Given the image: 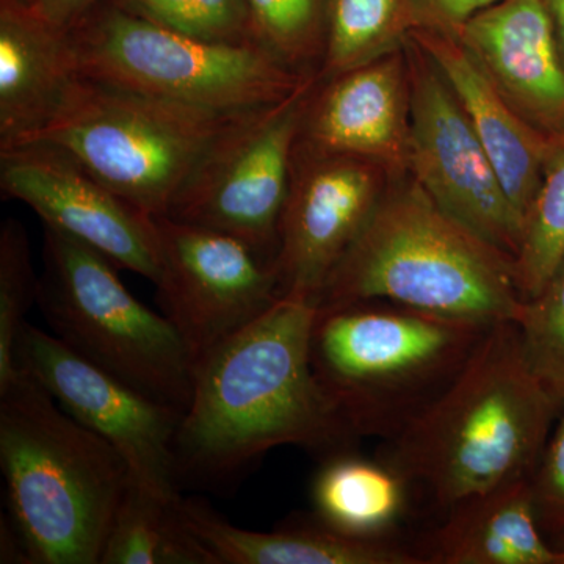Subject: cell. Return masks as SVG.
Wrapping results in <instances>:
<instances>
[{"instance_id":"obj_1","label":"cell","mask_w":564,"mask_h":564,"mask_svg":"<svg viewBox=\"0 0 564 564\" xmlns=\"http://www.w3.org/2000/svg\"><path fill=\"white\" fill-rule=\"evenodd\" d=\"M317 311L311 300L281 295L195 364L176 437L181 488L232 481L282 445L325 458L356 444L311 362Z\"/></svg>"},{"instance_id":"obj_2","label":"cell","mask_w":564,"mask_h":564,"mask_svg":"<svg viewBox=\"0 0 564 564\" xmlns=\"http://www.w3.org/2000/svg\"><path fill=\"white\" fill-rule=\"evenodd\" d=\"M563 404L527 361L516 322L496 323L445 391L388 441L384 459L447 513L532 477Z\"/></svg>"},{"instance_id":"obj_3","label":"cell","mask_w":564,"mask_h":564,"mask_svg":"<svg viewBox=\"0 0 564 564\" xmlns=\"http://www.w3.org/2000/svg\"><path fill=\"white\" fill-rule=\"evenodd\" d=\"M377 300L484 326L518 322L525 302L513 256L441 209L415 181L383 193L317 307Z\"/></svg>"},{"instance_id":"obj_4","label":"cell","mask_w":564,"mask_h":564,"mask_svg":"<svg viewBox=\"0 0 564 564\" xmlns=\"http://www.w3.org/2000/svg\"><path fill=\"white\" fill-rule=\"evenodd\" d=\"M0 470L25 564L101 563L131 470L22 370L0 389Z\"/></svg>"},{"instance_id":"obj_5","label":"cell","mask_w":564,"mask_h":564,"mask_svg":"<svg viewBox=\"0 0 564 564\" xmlns=\"http://www.w3.org/2000/svg\"><path fill=\"white\" fill-rule=\"evenodd\" d=\"M488 328L352 303L317 311L311 362L352 434L389 441L455 380Z\"/></svg>"},{"instance_id":"obj_6","label":"cell","mask_w":564,"mask_h":564,"mask_svg":"<svg viewBox=\"0 0 564 564\" xmlns=\"http://www.w3.org/2000/svg\"><path fill=\"white\" fill-rule=\"evenodd\" d=\"M68 32L84 79L221 117L284 101L313 79L258 44L193 39L118 2Z\"/></svg>"},{"instance_id":"obj_7","label":"cell","mask_w":564,"mask_h":564,"mask_svg":"<svg viewBox=\"0 0 564 564\" xmlns=\"http://www.w3.org/2000/svg\"><path fill=\"white\" fill-rule=\"evenodd\" d=\"M36 306L57 339L159 402L185 411L193 361L172 322L140 303L101 252L44 226Z\"/></svg>"},{"instance_id":"obj_8","label":"cell","mask_w":564,"mask_h":564,"mask_svg":"<svg viewBox=\"0 0 564 564\" xmlns=\"http://www.w3.org/2000/svg\"><path fill=\"white\" fill-rule=\"evenodd\" d=\"M237 117L174 106L79 76L46 128L29 141L61 148L124 202L161 217L210 141Z\"/></svg>"},{"instance_id":"obj_9","label":"cell","mask_w":564,"mask_h":564,"mask_svg":"<svg viewBox=\"0 0 564 564\" xmlns=\"http://www.w3.org/2000/svg\"><path fill=\"white\" fill-rule=\"evenodd\" d=\"M314 77L284 101L250 111L217 133L166 217L226 234L276 261L280 225Z\"/></svg>"},{"instance_id":"obj_10","label":"cell","mask_w":564,"mask_h":564,"mask_svg":"<svg viewBox=\"0 0 564 564\" xmlns=\"http://www.w3.org/2000/svg\"><path fill=\"white\" fill-rule=\"evenodd\" d=\"M17 366L70 417L109 443L137 485L165 502H181L176 437L184 411L99 369L29 322L18 339Z\"/></svg>"},{"instance_id":"obj_11","label":"cell","mask_w":564,"mask_h":564,"mask_svg":"<svg viewBox=\"0 0 564 564\" xmlns=\"http://www.w3.org/2000/svg\"><path fill=\"white\" fill-rule=\"evenodd\" d=\"M410 162L415 182L448 215L508 254H518L522 221L463 107L441 70L411 40Z\"/></svg>"},{"instance_id":"obj_12","label":"cell","mask_w":564,"mask_h":564,"mask_svg":"<svg viewBox=\"0 0 564 564\" xmlns=\"http://www.w3.org/2000/svg\"><path fill=\"white\" fill-rule=\"evenodd\" d=\"M163 315L198 362L280 299L276 265L226 234L155 217Z\"/></svg>"},{"instance_id":"obj_13","label":"cell","mask_w":564,"mask_h":564,"mask_svg":"<svg viewBox=\"0 0 564 564\" xmlns=\"http://www.w3.org/2000/svg\"><path fill=\"white\" fill-rule=\"evenodd\" d=\"M3 198L31 207L44 226L88 245L118 269L147 278L161 272L155 217L96 180L61 148L29 141L0 150Z\"/></svg>"},{"instance_id":"obj_14","label":"cell","mask_w":564,"mask_h":564,"mask_svg":"<svg viewBox=\"0 0 564 564\" xmlns=\"http://www.w3.org/2000/svg\"><path fill=\"white\" fill-rule=\"evenodd\" d=\"M381 196L383 169L377 163L296 144L274 261L280 296H302L317 304L334 267L362 231Z\"/></svg>"},{"instance_id":"obj_15","label":"cell","mask_w":564,"mask_h":564,"mask_svg":"<svg viewBox=\"0 0 564 564\" xmlns=\"http://www.w3.org/2000/svg\"><path fill=\"white\" fill-rule=\"evenodd\" d=\"M410 77L402 51L347 70L311 95L299 147L392 172L410 162Z\"/></svg>"},{"instance_id":"obj_16","label":"cell","mask_w":564,"mask_h":564,"mask_svg":"<svg viewBox=\"0 0 564 564\" xmlns=\"http://www.w3.org/2000/svg\"><path fill=\"white\" fill-rule=\"evenodd\" d=\"M458 39L527 121L547 135L564 132V63L543 0H499Z\"/></svg>"},{"instance_id":"obj_17","label":"cell","mask_w":564,"mask_h":564,"mask_svg":"<svg viewBox=\"0 0 564 564\" xmlns=\"http://www.w3.org/2000/svg\"><path fill=\"white\" fill-rule=\"evenodd\" d=\"M410 39L432 58L454 91L524 229L552 135L534 128L507 101L458 36L415 29Z\"/></svg>"},{"instance_id":"obj_18","label":"cell","mask_w":564,"mask_h":564,"mask_svg":"<svg viewBox=\"0 0 564 564\" xmlns=\"http://www.w3.org/2000/svg\"><path fill=\"white\" fill-rule=\"evenodd\" d=\"M79 79L69 32L20 0L0 6V150L46 128Z\"/></svg>"},{"instance_id":"obj_19","label":"cell","mask_w":564,"mask_h":564,"mask_svg":"<svg viewBox=\"0 0 564 564\" xmlns=\"http://www.w3.org/2000/svg\"><path fill=\"white\" fill-rule=\"evenodd\" d=\"M541 529L532 477L516 478L456 503L413 547L422 564H560Z\"/></svg>"},{"instance_id":"obj_20","label":"cell","mask_w":564,"mask_h":564,"mask_svg":"<svg viewBox=\"0 0 564 564\" xmlns=\"http://www.w3.org/2000/svg\"><path fill=\"white\" fill-rule=\"evenodd\" d=\"M180 510L220 564H422L413 545L344 536L315 519L254 532L229 524L195 499H182Z\"/></svg>"},{"instance_id":"obj_21","label":"cell","mask_w":564,"mask_h":564,"mask_svg":"<svg viewBox=\"0 0 564 564\" xmlns=\"http://www.w3.org/2000/svg\"><path fill=\"white\" fill-rule=\"evenodd\" d=\"M410 484L386 459L350 451L325 456L311 488L314 519L359 540H397L411 499Z\"/></svg>"},{"instance_id":"obj_22","label":"cell","mask_w":564,"mask_h":564,"mask_svg":"<svg viewBox=\"0 0 564 564\" xmlns=\"http://www.w3.org/2000/svg\"><path fill=\"white\" fill-rule=\"evenodd\" d=\"M180 503L165 502L132 480L115 513L99 564H220L188 529Z\"/></svg>"},{"instance_id":"obj_23","label":"cell","mask_w":564,"mask_h":564,"mask_svg":"<svg viewBox=\"0 0 564 564\" xmlns=\"http://www.w3.org/2000/svg\"><path fill=\"white\" fill-rule=\"evenodd\" d=\"M417 25L414 0H328L321 77L329 80L400 51Z\"/></svg>"},{"instance_id":"obj_24","label":"cell","mask_w":564,"mask_h":564,"mask_svg":"<svg viewBox=\"0 0 564 564\" xmlns=\"http://www.w3.org/2000/svg\"><path fill=\"white\" fill-rule=\"evenodd\" d=\"M564 261V132L552 135L543 176L527 214L514 258L516 280L524 300L543 291Z\"/></svg>"},{"instance_id":"obj_25","label":"cell","mask_w":564,"mask_h":564,"mask_svg":"<svg viewBox=\"0 0 564 564\" xmlns=\"http://www.w3.org/2000/svg\"><path fill=\"white\" fill-rule=\"evenodd\" d=\"M39 282L28 232L20 221L9 218L0 229V389L20 373L17 344L36 304Z\"/></svg>"},{"instance_id":"obj_26","label":"cell","mask_w":564,"mask_h":564,"mask_svg":"<svg viewBox=\"0 0 564 564\" xmlns=\"http://www.w3.org/2000/svg\"><path fill=\"white\" fill-rule=\"evenodd\" d=\"M259 44L289 68H303L322 57L326 43L328 0H247Z\"/></svg>"},{"instance_id":"obj_27","label":"cell","mask_w":564,"mask_h":564,"mask_svg":"<svg viewBox=\"0 0 564 564\" xmlns=\"http://www.w3.org/2000/svg\"><path fill=\"white\" fill-rule=\"evenodd\" d=\"M163 28L212 43L259 44L247 0H117ZM263 47V46H262Z\"/></svg>"},{"instance_id":"obj_28","label":"cell","mask_w":564,"mask_h":564,"mask_svg":"<svg viewBox=\"0 0 564 564\" xmlns=\"http://www.w3.org/2000/svg\"><path fill=\"white\" fill-rule=\"evenodd\" d=\"M516 325L534 375L564 402V261L543 291L525 300Z\"/></svg>"},{"instance_id":"obj_29","label":"cell","mask_w":564,"mask_h":564,"mask_svg":"<svg viewBox=\"0 0 564 564\" xmlns=\"http://www.w3.org/2000/svg\"><path fill=\"white\" fill-rule=\"evenodd\" d=\"M534 507L543 529L564 530V404L532 475Z\"/></svg>"},{"instance_id":"obj_30","label":"cell","mask_w":564,"mask_h":564,"mask_svg":"<svg viewBox=\"0 0 564 564\" xmlns=\"http://www.w3.org/2000/svg\"><path fill=\"white\" fill-rule=\"evenodd\" d=\"M499 0H414L417 29L458 36L470 18Z\"/></svg>"},{"instance_id":"obj_31","label":"cell","mask_w":564,"mask_h":564,"mask_svg":"<svg viewBox=\"0 0 564 564\" xmlns=\"http://www.w3.org/2000/svg\"><path fill=\"white\" fill-rule=\"evenodd\" d=\"M101 0H33L31 9L57 28L69 31Z\"/></svg>"},{"instance_id":"obj_32","label":"cell","mask_w":564,"mask_h":564,"mask_svg":"<svg viewBox=\"0 0 564 564\" xmlns=\"http://www.w3.org/2000/svg\"><path fill=\"white\" fill-rule=\"evenodd\" d=\"M545 11L554 28L556 44L564 63V0H543Z\"/></svg>"},{"instance_id":"obj_33","label":"cell","mask_w":564,"mask_h":564,"mask_svg":"<svg viewBox=\"0 0 564 564\" xmlns=\"http://www.w3.org/2000/svg\"><path fill=\"white\" fill-rule=\"evenodd\" d=\"M556 549H560V551H564V530L562 533H558V541H556Z\"/></svg>"},{"instance_id":"obj_34","label":"cell","mask_w":564,"mask_h":564,"mask_svg":"<svg viewBox=\"0 0 564 564\" xmlns=\"http://www.w3.org/2000/svg\"><path fill=\"white\" fill-rule=\"evenodd\" d=\"M560 564H564V551H560Z\"/></svg>"},{"instance_id":"obj_35","label":"cell","mask_w":564,"mask_h":564,"mask_svg":"<svg viewBox=\"0 0 564 564\" xmlns=\"http://www.w3.org/2000/svg\"><path fill=\"white\" fill-rule=\"evenodd\" d=\"M20 2L25 3V6L31 7L33 3V0H20Z\"/></svg>"}]
</instances>
